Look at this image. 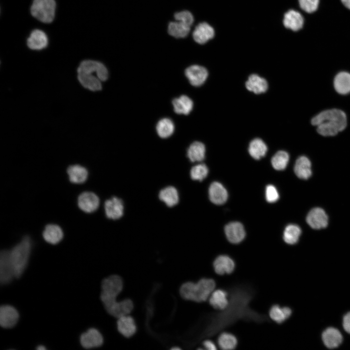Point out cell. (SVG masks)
Wrapping results in <instances>:
<instances>
[{"label":"cell","mask_w":350,"mask_h":350,"mask_svg":"<svg viewBox=\"0 0 350 350\" xmlns=\"http://www.w3.org/2000/svg\"><path fill=\"white\" fill-rule=\"evenodd\" d=\"M122 288V280L117 275H111L102 281L101 301L107 313L117 318L129 315L133 308V303L131 299L117 300V298Z\"/></svg>","instance_id":"6da1fadb"},{"label":"cell","mask_w":350,"mask_h":350,"mask_svg":"<svg viewBox=\"0 0 350 350\" xmlns=\"http://www.w3.org/2000/svg\"><path fill=\"white\" fill-rule=\"evenodd\" d=\"M311 123L316 126L317 133L325 137L334 136L344 130L347 124V116L342 110H324L313 117Z\"/></svg>","instance_id":"7a4b0ae2"},{"label":"cell","mask_w":350,"mask_h":350,"mask_svg":"<svg viewBox=\"0 0 350 350\" xmlns=\"http://www.w3.org/2000/svg\"><path fill=\"white\" fill-rule=\"evenodd\" d=\"M78 79L86 88L96 91L102 89L101 81L107 80L108 72L101 62L87 60L82 61L78 69Z\"/></svg>","instance_id":"3957f363"},{"label":"cell","mask_w":350,"mask_h":350,"mask_svg":"<svg viewBox=\"0 0 350 350\" xmlns=\"http://www.w3.org/2000/svg\"><path fill=\"white\" fill-rule=\"evenodd\" d=\"M215 287L214 280L203 278L196 283L186 282L180 287L179 293L185 299L195 302L205 301L210 297Z\"/></svg>","instance_id":"277c9868"},{"label":"cell","mask_w":350,"mask_h":350,"mask_svg":"<svg viewBox=\"0 0 350 350\" xmlns=\"http://www.w3.org/2000/svg\"><path fill=\"white\" fill-rule=\"evenodd\" d=\"M31 241L28 236L22 240L10 250L9 255L15 278H19L24 272L28 264L31 250Z\"/></svg>","instance_id":"5b68a950"},{"label":"cell","mask_w":350,"mask_h":350,"mask_svg":"<svg viewBox=\"0 0 350 350\" xmlns=\"http://www.w3.org/2000/svg\"><path fill=\"white\" fill-rule=\"evenodd\" d=\"M55 9L54 0H34L31 12L32 15L39 20L50 23L53 19Z\"/></svg>","instance_id":"8992f818"},{"label":"cell","mask_w":350,"mask_h":350,"mask_svg":"<svg viewBox=\"0 0 350 350\" xmlns=\"http://www.w3.org/2000/svg\"><path fill=\"white\" fill-rule=\"evenodd\" d=\"M15 278L14 269L10 260L9 250H3L0 253V281L5 284Z\"/></svg>","instance_id":"52a82bcc"},{"label":"cell","mask_w":350,"mask_h":350,"mask_svg":"<svg viewBox=\"0 0 350 350\" xmlns=\"http://www.w3.org/2000/svg\"><path fill=\"white\" fill-rule=\"evenodd\" d=\"M306 222L312 228L320 229L328 226V217L324 210L316 207L312 209L308 212Z\"/></svg>","instance_id":"ba28073f"},{"label":"cell","mask_w":350,"mask_h":350,"mask_svg":"<svg viewBox=\"0 0 350 350\" xmlns=\"http://www.w3.org/2000/svg\"><path fill=\"white\" fill-rule=\"evenodd\" d=\"M185 74L190 84L195 87L203 84L208 76L206 69L199 65H192L187 68Z\"/></svg>","instance_id":"9c48e42d"},{"label":"cell","mask_w":350,"mask_h":350,"mask_svg":"<svg viewBox=\"0 0 350 350\" xmlns=\"http://www.w3.org/2000/svg\"><path fill=\"white\" fill-rule=\"evenodd\" d=\"M19 318L17 310L9 305L0 307V325L4 328H11L17 324Z\"/></svg>","instance_id":"30bf717a"},{"label":"cell","mask_w":350,"mask_h":350,"mask_svg":"<svg viewBox=\"0 0 350 350\" xmlns=\"http://www.w3.org/2000/svg\"><path fill=\"white\" fill-rule=\"evenodd\" d=\"M80 343L85 349H91L101 346L103 337L100 332L95 328H90L80 336Z\"/></svg>","instance_id":"8fae6325"},{"label":"cell","mask_w":350,"mask_h":350,"mask_svg":"<svg viewBox=\"0 0 350 350\" xmlns=\"http://www.w3.org/2000/svg\"><path fill=\"white\" fill-rule=\"evenodd\" d=\"M99 199L96 194L92 192L82 193L78 198V205L83 211L90 213L96 210L99 206Z\"/></svg>","instance_id":"7c38bea8"},{"label":"cell","mask_w":350,"mask_h":350,"mask_svg":"<svg viewBox=\"0 0 350 350\" xmlns=\"http://www.w3.org/2000/svg\"><path fill=\"white\" fill-rule=\"evenodd\" d=\"M105 210L108 218L118 219L122 217L123 214V203L121 199L113 197L105 202Z\"/></svg>","instance_id":"4fadbf2b"},{"label":"cell","mask_w":350,"mask_h":350,"mask_svg":"<svg viewBox=\"0 0 350 350\" xmlns=\"http://www.w3.org/2000/svg\"><path fill=\"white\" fill-rule=\"evenodd\" d=\"M225 232L229 242L238 244L245 238V232L242 224L238 222H231L225 226Z\"/></svg>","instance_id":"5bb4252c"},{"label":"cell","mask_w":350,"mask_h":350,"mask_svg":"<svg viewBox=\"0 0 350 350\" xmlns=\"http://www.w3.org/2000/svg\"><path fill=\"white\" fill-rule=\"evenodd\" d=\"M214 35L213 28L206 22L198 24L192 33V36L195 42L203 44L212 38Z\"/></svg>","instance_id":"9a60e30c"},{"label":"cell","mask_w":350,"mask_h":350,"mask_svg":"<svg viewBox=\"0 0 350 350\" xmlns=\"http://www.w3.org/2000/svg\"><path fill=\"white\" fill-rule=\"evenodd\" d=\"M283 23L287 29L298 31L303 26L304 18L299 12L291 9L284 14Z\"/></svg>","instance_id":"2e32d148"},{"label":"cell","mask_w":350,"mask_h":350,"mask_svg":"<svg viewBox=\"0 0 350 350\" xmlns=\"http://www.w3.org/2000/svg\"><path fill=\"white\" fill-rule=\"evenodd\" d=\"M215 272L219 275L229 274L235 268V262L228 256L221 255L218 256L213 263Z\"/></svg>","instance_id":"e0dca14e"},{"label":"cell","mask_w":350,"mask_h":350,"mask_svg":"<svg viewBox=\"0 0 350 350\" xmlns=\"http://www.w3.org/2000/svg\"><path fill=\"white\" fill-rule=\"evenodd\" d=\"M117 329L123 336L130 337L136 332V325L133 318L129 315L118 318Z\"/></svg>","instance_id":"ac0fdd59"},{"label":"cell","mask_w":350,"mask_h":350,"mask_svg":"<svg viewBox=\"0 0 350 350\" xmlns=\"http://www.w3.org/2000/svg\"><path fill=\"white\" fill-rule=\"evenodd\" d=\"M322 339L326 347L329 349H334L341 344L343 337L339 330L333 327H329L323 332Z\"/></svg>","instance_id":"d6986e66"},{"label":"cell","mask_w":350,"mask_h":350,"mask_svg":"<svg viewBox=\"0 0 350 350\" xmlns=\"http://www.w3.org/2000/svg\"><path fill=\"white\" fill-rule=\"evenodd\" d=\"M209 195L211 202L216 205L225 203L228 197L226 189L221 183L217 182H214L210 185Z\"/></svg>","instance_id":"ffe728a7"},{"label":"cell","mask_w":350,"mask_h":350,"mask_svg":"<svg viewBox=\"0 0 350 350\" xmlns=\"http://www.w3.org/2000/svg\"><path fill=\"white\" fill-rule=\"evenodd\" d=\"M245 87L249 91L258 94L264 93L267 90L268 83L264 78L256 74H252L246 81Z\"/></svg>","instance_id":"44dd1931"},{"label":"cell","mask_w":350,"mask_h":350,"mask_svg":"<svg viewBox=\"0 0 350 350\" xmlns=\"http://www.w3.org/2000/svg\"><path fill=\"white\" fill-rule=\"evenodd\" d=\"M296 175L302 179H308L312 175L311 162L306 156H301L296 160L294 166Z\"/></svg>","instance_id":"7402d4cb"},{"label":"cell","mask_w":350,"mask_h":350,"mask_svg":"<svg viewBox=\"0 0 350 350\" xmlns=\"http://www.w3.org/2000/svg\"><path fill=\"white\" fill-rule=\"evenodd\" d=\"M335 90L339 94L346 95L350 93V73L341 71L335 76L333 81Z\"/></svg>","instance_id":"603a6c76"},{"label":"cell","mask_w":350,"mask_h":350,"mask_svg":"<svg viewBox=\"0 0 350 350\" xmlns=\"http://www.w3.org/2000/svg\"><path fill=\"white\" fill-rule=\"evenodd\" d=\"M227 292L223 289L213 291L209 297V302L211 306L218 310H224L228 305Z\"/></svg>","instance_id":"cb8c5ba5"},{"label":"cell","mask_w":350,"mask_h":350,"mask_svg":"<svg viewBox=\"0 0 350 350\" xmlns=\"http://www.w3.org/2000/svg\"><path fill=\"white\" fill-rule=\"evenodd\" d=\"M63 236L62 229L56 225H47L43 232L44 239L47 242L52 245L58 243L62 239Z\"/></svg>","instance_id":"d4e9b609"},{"label":"cell","mask_w":350,"mask_h":350,"mask_svg":"<svg viewBox=\"0 0 350 350\" xmlns=\"http://www.w3.org/2000/svg\"><path fill=\"white\" fill-rule=\"evenodd\" d=\"M47 37L45 34L39 30L32 32L27 40L28 47L32 50H41L47 45Z\"/></svg>","instance_id":"484cf974"},{"label":"cell","mask_w":350,"mask_h":350,"mask_svg":"<svg viewBox=\"0 0 350 350\" xmlns=\"http://www.w3.org/2000/svg\"><path fill=\"white\" fill-rule=\"evenodd\" d=\"M172 103L175 112L179 114L188 115L193 108L192 100L186 95L175 98Z\"/></svg>","instance_id":"4316f807"},{"label":"cell","mask_w":350,"mask_h":350,"mask_svg":"<svg viewBox=\"0 0 350 350\" xmlns=\"http://www.w3.org/2000/svg\"><path fill=\"white\" fill-rule=\"evenodd\" d=\"M70 180L74 183H82L84 182L88 175L87 170L79 165L70 166L67 169Z\"/></svg>","instance_id":"83f0119b"},{"label":"cell","mask_w":350,"mask_h":350,"mask_svg":"<svg viewBox=\"0 0 350 350\" xmlns=\"http://www.w3.org/2000/svg\"><path fill=\"white\" fill-rule=\"evenodd\" d=\"M159 198L170 207L176 205L179 201L178 192L173 186H168L161 190L159 193Z\"/></svg>","instance_id":"f1b7e54d"},{"label":"cell","mask_w":350,"mask_h":350,"mask_svg":"<svg viewBox=\"0 0 350 350\" xmlns=\"http://www.w3.org/2000/svg\"><path fill=\"white\" fill-rule=\"evenodd\" d=\"M267 151V147L261 139H254L249 143L248 152L250 155L255 159H260L263 157Z\"/></svg>","instance_id":"f546056e"},{"label":"cell","mask_w":350,"mask_h":350,"mask_svg":"<svg viewBox=\"0 0 350 350\" xmlns=\"http://www.w3.org/2000/svg\"><path fill=\"white\" fill-rule=\"evenodd\" d=\"M206 148L199 141L192 143L187 150V157L192 162L201 161L205 157Z\"/></svg>","instance_id":"4dcf8cb0"},{"label":"cell","mask_w":350,"mask_h":350,"mask_svg":"<svg viewBox=\"0 0 350 350\" xmlns=\"http://www.w3.org/2000/svg\"><path fill=\"white\" fill-rule=\"evenodd\" d=\"M269 314L273 320L281 323L291 316L292 310L288 307H281L278 305H274L270 309Z\"/></svg>","instance_id":"1f68e13d"},{"label":"cell","mask_w":350,"mask_h":350,"mask_svg":"<svg viewBox=\"0 0 350 350\" xmlns=\"http://www.w3.org/2000/svg\"><path fill=\"white\" fill-rule=\"evenodd\" d=\"M191 26L179 21L170 22L168 25L169 34L176 38L186 37L189 33Z\"/></svg>","instance_id":"d6a6232c"},{"label":"cell","mask_w":350,"mask_h":350,"mask_svg":"<svg viewBox=\"0 0 350 350\" xmlns=\"http://www.w3.org/2000/svg\"><path fill=\"white\" fill-rule=\"evenodd\" d=\"M301 233V230L299 226L294 224L288 225L284 230L283 238L286 243L294 245L298 241Z\"/></svg>","instance_id":"836d02e7"},{"label":"cell","mask_w":350,"mask_h":350,"mask_svg":"<svg viewBox=\"0 0 350 350\" xmlns=\"http://www.w3.org/2000/svg\"><path fill=\"white\" fill-rule=\"evenodd\" d=\"M158 136L162 138H167L173 133L175 126L173 121L168 118H164L158 122L156 126Z\"/></svg>","instance_id":"e575fe53"},{"label":"cell","mask_w":350,"mask_h":350,"mask_svg":"<svg viewBox=\"0 0 350 350\" xmlns=\"http://www.w3.org/2000/svg\"><path fill=\"white\" fill-rule=\"evenodd\" d=\"M218 344L219 347L222 350H233L237 346V340L233 334L224 332L219 336Z\"/></svg>","instance_id":"d590c367"},{"label":"cell","mask_w":350,"mask_h":350,"mask_svg":"<svg viewBox=\"0 0 350 350\" xmlns=\"http://www.w3.org/2000/svg\"><path fill=\"white\" fill-rule=\"evenodd\" d=\"M289 160V156L286 151L277 152L271 159V164L277 170H283L286 168Z\"/></svg>","instance_id":"8d00e7d4"},{"label":"cell","mask_w":350,"mask_h":350,"mask_svg":"<svg viewBox=\"0 0 350 350\" xmlns=\"http://www.w3.org/2000/svg\"><path fill=\"white\" fill-rule=\"evenodd\" d=\"M209 170L205 164H199L193 166L191 170L190 175L192 179L201 181L208 174Z\"/></svg>","instance_id":"74e56055"},{"label":"cell","mask_w":350,"mask_h":350,"mask_svg":"<svg viewBox=\"0 0 350 350\" xmlns=\"http://www.w3.org/2000/svg\"><path fill=\"white\" fill-rule=\"evenodd\" d=\"M300 8L305 12L311 14L318 9L319 0H298Z\"/></svg>","instance_id":"f35d334b"},{"label":"cell","mask_w":350,"mask_h":350,"mask_svg":"<svg viewBox=\"0 0 350 350\" xmlns=\"http://www.w3.org/2000/svg\"><path fill=\"white\" fill-rule=\"evenodd\" d=\"M176 20L183 22L191 26L193 22L192 15L188 11H183L176 13L174 16Z\"/></svg>","instance_id":"ab89813d"},{"label":"cell","mask_w":350,"mask_h":350,"mask_svg":"<svg viewBox=\"0 0 350 350\" xmlns=\"http://www.w3.org/2000/svg\"><path fill=\"white\" fill-rule=\"evenodd\" d=\"M265 197L267 201L269 203L276 202L279 198V193L276 188L272 185L266 186L265 189Z\"/></svg>","instance_id":"60d3db41"},{"label":"cell","mask_w":350,"mask_h":350,"mask_svg":"<svg viewBox=\"0 0 350 350\" xmlns=\"http://www.w3.org/2000/svg\"><path fill=\"white\" fill-rule=\"evenodd\" d=\"M343 326L345 331L350 334V312L348 313L344 316Z\"/></svg>","instance_id":"b9f144b4"},{"label":"cell","mask_w":350,"mask_h":350,"mask_svg":"<svg viewBox=\"0 0 350 350\" xmlns=\"http://www.w3.org/2000/svg\"><path fill=\"white\" fill-rule=\"evenodd\" d=\"M203 346L206 350H216V347L214 343L210 340H206L203 342Z\"/></svg>","instance_id":"7bdbcfd3"},{"label":"cell","mask_w":350,"mask_h":350,"mask_svg":"<svg viewBox=\"0 0 350 350\" xmlns=\"http://www.w3.org/2000/svg\"><path fill=\"white\" fill-rule=\"evenodd\" d=\"M343 5L350 10V0H340Z\"/></svg>","instance_id":"ee69618b"},{"label":"cell","mask_w":350,"mask_h":350,"mask_svg":"<svg viewBox=\"0 0 350 350\" xmlns=\"http://www.w3.org/2000/svg\"><path fill=\"white\" fill-rule=\"evenodd\" d=\"M36 349H37V350H46V348H45L44 346L40 345V346H38L37 347Z\"/></svg>","instance_id":"f6af8a7d"}]
</instances>
